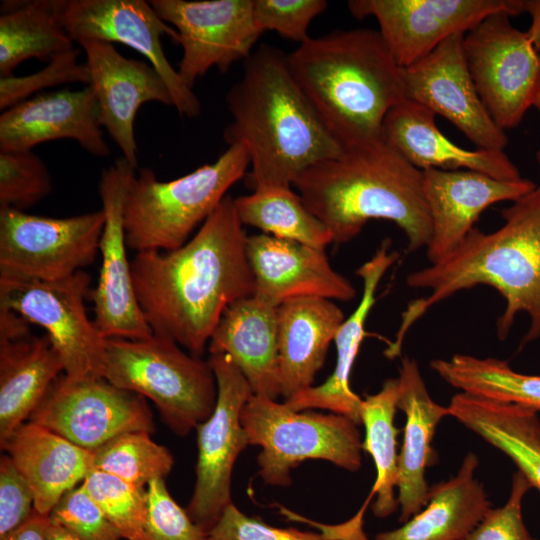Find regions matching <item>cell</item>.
I'll list each match as a JSON object with an SVG mask.
<instances>
[{
    "instance_id": "6da1fadb",
    "label": "cell",
    "mask_w": 540,
    "mask_h": 540,
    "mask_svg": "<svg viewBox=\"0 0 540 540\" xmlns=\"http://www.w3.org/2000/svg\"><path fill=\"white\" fill-rule=\"evenodd\" d=\"M243 226L227 195L180 248L137 252L133 286L154 334L201 357L225 309L255 294Z\"/></svg>"
},
{
    "instance_id": "7a4b0ae2",
    "label": "cell",
    "mask_w": 540,
    "mask_h": 540,
    "mask_svg": "<svg viewBox=\"0 0 540 540\" xmlns=\"http://www.w3.org/2000/svg\"><path fill=\"white\" fill-rule=\"evenodd\" d=\"M504 224L494 232L473 228L451 253L410 273L409 287L430 290L410 302L402 313L395 340L384 354L401 353L406 333L431 307L459 291L485 285L496 289L506 306L497 335L504 340L519 313L530 319L521 348L540 338V186L502 211Z\"/></svg>"
},
{
    "instance_id": "3957f363",
    "label": "cell",
    "mask_w": 540,
    "mask_h": 540,
    "mask_svg": "<svg viewBox=\"0 0 540 540\" xmlns=\"http://www.w3.org/2000/svg\"><path fill=\"white\" fill-rule=\"evenodd\" d=\"M243 66L226 94L232 121L223 137L247 149L253 191L292 187L309 167L343 151L293 78L287 54L263 43Z\"/></svg>"
},
{
    "instance_id": "277c9868",
    "label": "cell",
    "mask_w": 540,
    "mask_h": 540,
    "mask_svg": "<svg viewBox=\"0 0 540 540\" xmlns=\"http://www.w3.org/2000/svg\"><path fill=\"white\" fill-rule=\"evenodd\" d=\"M292 186L335 244L354 239L372 219L395 223L406 236L408 252L430 241L423 171L382 139L344 147L338 156L309 167Z\"/></svg>"
},
{
    "instance_id": "5b68a950",
    "label": "cell",
    "mask_w": 540,
    "mask_h": 540,
    "mask_svg": "<svg viewBox=\"0 0 540 540\" xmlns=\"http://www.w3.org/2000/svg\"><path fill=\"white\" fill-rule=\"evenodd\" d=\"M290 72L344 146L381 140L389 110L405 99L400 67L378 30H336L287 54Z\"/></svg>"
},
{
    "instance_id": "8992f818",
    "label": "cell",
    "mask_w": 540,
    "mask_h": 540,
    "mask_svg": "<svg viewBox=\"0 0 540 540\" xmlns=\"http://www.w3.org/2000/svg\"><path fill=\"white\" fill-rule=\"evenodd\" d=\"M249 165L247 149L232 144L213 163L170 181H160L149 168L140 169L129 183L124 203L128 248L172 251L183 246Z\"/></svg>"
},
{
    "instance_id": "52a82bcc",
    "label": "cell",
    "mask_w": 540,
    "mask_h": 540,
    "mask_svg": "<svg viewBox=\"0 0 540 540\" xmlns=\"http://www.w3.org/2000/svg\"><path fill=\"white\" fill-rule=\"evenodd\" d=\"M102 377L150 399L162 420L180 436L207 420L217 402V382L209 361L157 334L142 340L105 338Z\"/></svg>"
},
{
    "instance_id": "ba28073f",
    "label": "cell",
    "mask_w": 540,
    "mask_h": 540,
    "mask_svg": "<svg viewBox=\"0 0 540 540\" xmlns=\"http://www.w3.org/2000/svg\"><path fill=\"white\" fill-rule=\"evenodd\" d=\"M249 445L260 446L258 474L266 484L288 487L290 472L307 459H322L356 472L362 464V441L350 418L295 411L285 403L252 394L241 412Z\"/></svg>"
},
{
    "instance_id": "9c48e42d",
    "label": "cell",
    "mask_w": 540,
    "mask_h": 540,
    "mask_svg": "<svg viewBox=\"0 0 540 540\" xmlns=\"http://www.w3.org/2000/svg\"><path fill=\"white\" fill-rule=\"evenodd\" d=\"M102 209L65 218L0 208V277L55 281L94 262Z\"/></svg>"
},
{
    "instance_id": "30bf717a",
    "label": "cell",
    "mask_w": 540,
    "mask_h": 540,
    "mask_svg": "<svg viewBox=\"0 0 540 540\" xmlns=\"http://www.w3.org/2000/svg\"><path fill=\"white\" fill-rule=\"evenodd\" d=\"M90 291V276L83 270L55 281L0 277V307L45 329L66 376L103 378L105 338L87 314Z\"/></svg>"
},
{
    "instance_id": "8fae6325",
    "label": "cell",
    "mask_w": 540,
    "mask_h": 540,
    "mask_svg": "<svg viewBox=\"0 0 540 540\" xmlns=\"http://www.w3.org/2000/svg\"><path fill=\"white\" fill-rule=\"evenodd\" d=\"M506 13L483 19L464 34L463 52L476 90L504 131L518 126L540 88V61L527 32Z\"/></svg>"
},
{
    "instance_id": "7c38bea8",
    "label": "cell",
    "mask_w": 540,
    "mask_h": 540,
    "mask_svg": "<svg viewBox=\"0 0 540 540\" xmlns=\"http://www.w3.org/2000/svg\"><path fill=\"white\" fill-rule=\"evenodd\" d=\"M208 361L217 382V402L211 416L196 427V483L186 509L193 522L206 533L233 503V467L249 445L241 412L253 394L249 382L228 355L210 354Z\"/></svg>"
},
{
    "instance_id": "4fadbf2b",
    "label": "cell",
    "mask_w": 540,
    "mask_h": 540,
    "mask_svg": "<svg viewBox=\"0 0 540 540\" xmlns=\"http://www.w3.org/2000/svg\"><path fill=\"white\" fill-rule=\"evenodd\" d=\"M28 421L87 450L122 433L154 430L143 396L104 378L74 379L64 373L52 383Z\"/></svg>"
},
{
    "instance_id": "5bb4252c",
    "label": "cell",
    "mask_w": 540,
    "mask_h": 540,
    "mask_svg": "<svg viewBox=\"0 0 540 540\" xmlns=\"http://www.w3.org/2000/svg\"><path fill=\"white\" fill-rule=\"evenodd\" d=\"M347 6L358 19L377 20L379 33L402 68L490 15L524 12V0H351Z\"/></svg>"
},
{
    "instance_id": "9a60e30c",
    "label": "cell",
    "mask_w": 540,
    "mask_h": 540,
    "mask_svg": "<svg viewBox=\"0 0 540 540\" xmlns=\"http://www.w3.org/2000/svg\"><path fill=\"white\" fill-rule=\"evenodd\" d=\"M159 16L177 31L183 55L177 71L193 89L210 69L226 73L245 61L262 32L253 19L252 0H150Z\"/></svg>"
},
{
    "instance_id": "2e32d148",
    "label": "cell",
    "mask_w": 540,
    "mask_h": 540,
    "mask_svg": "<svg viewBox=\"0 0 540 540\" xmlns=\"http://www.w3.org/2000/svg\"><path fill=\"white\" fill-rule=\"evenodd\" d=\"M62 24L74 42L99 40L120 43L142 54L165 81L180 116L196 118L198 97L169 63L161 37L177 42V31L166 23L149 1L60 0Z\"/></svg>"
},
{
    "instance_id": "e0dca14e",
    "label": "cell",
    "mask_w": 540,
    "mask_h": 540,
    "mask_svg": "<svg viewBox=\"0 0 540 540\" xmlns=\"http://www.w3.org/2000/svg\"><path fill=\"white\" fill-rule=\"evenodd\" d=\"M135 170L121 157L99 179L105 223L99 244V279L89 296L94 304L93 321L104 338L142 340L154 334L138 304L126 252L124 203Z\"/></svg>"
},
{
    "instance_id": "ac0fdd59",
    "label": "cell",
    "mask_w": 540,
    "mask_h": 540,
    "mask_svg": "<svg viewBox=\"0 0 540 540\" xmlns=\"http://www.w3.org/2000/svg\"><path fill=\"white\" fill-rule=\"evenodd\" d=\"M463 33L402 68L405 97L457 127L478 148L504 150L508 137L491 118L469 73Z\"/></svg>"
},
{
    "instance_id": "d6986e66",
    "label": "cell",
    "mask_w": 540,
    "mask_h": 540,
    "mask_svg": "<svg viewBox=\"0 0 540 540\" xmlns=\"http://www.w3.org/2000/svg\"><path fill=\"white\" fill-rule=\"evenodd\" d=\"M78 44L86 55L88 86L96 98L100 125L122 157L138 169L136 114L148 102L173 106L170 91L149 62L123 56L112 43L85 39Z\"/></svg>"
},
{
    "instance_id": "ffe728a7",
    "label": "cell",
    "mask_w": 540,
    "mask_h": 540,
    "mask_svg": "<svg viewBox=\"0 0 540 540\" xmlns=\"http://www.w3.org/2000/svg\"><path fill=\"white\" fill-rule=\"evenodd\" d=\"M529 179L501 180L472 170H423V189L431 219L426 247L430 263L456 249L491 205L515 202L536 188Z\"/></svg>"
},
{
    "instance_id": "44dd1931",
    "label": "cell",
    "mask_w": 540,
    "mask_h": 540,
    "mask_svg": "<svg viewBox=\"0 0 540 540\" xmlns=\"http://www.w3.org/2000/svg\"><path fill=\"white\" fill-rule=\"evenodd\" d=\"M60 139L74 140L96 157L111 154L90 86L39 93L0 115V151L32 150Z\"/></svg>"
},
{
    "instance_id": "7402d4cb",
    "label": "cell",
    "mask_w": 540,
    "mask_h": 540,
    "mask_svg": "<svg viewBox=\"0 0 540 540\" xmlns=\"http://www.w3.org/2000/svg\"><path fill=\"white\" fill-rule=\"evenodd\" d=\"M247 255L255 277V295L279 306L299 297L350 301L356 290L336 272L325 249L268 234L247 237Z\"/></svg>"
},
{
    "instance_id": "603a6c76",
    "label": "cell",
    "mask_w": 540,
    "mask_h": 540,
    "mask_svg": "<svg viewBox=\"0 0 540 540\" xmlns=\"http://www.w3.org/2000/svg\"><path fill=\"white\" fill-rule=\"evenodd\" d=\"M435 114L407 98L386 114L381 139L420 170H472L501 180L521 179L504 150L462 148L438 129Z\"/></svg>"
},
{
    "instance_id": "cb8c5ba5",
    "label": "cell",
    "mask_w": 540,
    "mask_h": 540,
    "mask_svg": "<svg viewBox=\"0 0 540 540\" xmlns=\"http://www.w3.org/2000/svg\"><path fill=\"white\" fill-rule=\"evenodd\" d=\"M398 384V409L403 411L406 421L396 487L399 521L405 523L428 502L430 487L425 472L437 461L432 441L437 425L450 416V410L431 398L415 359L402 358Z\"/></svg>"
},
{
    "instance_id": "d4e9b609",
    "label": "cell",
    "mask_w": 540,
    "mask_h": 540,
    "mask_svg": "<svg viewBox=\"0 0 540 540\" xmlns=\"http://www.w3.org/2000/svg\"><path fill=\"white\" fill-rule=\"evenodd\" d=\"M278 306L253 295L229 305L208 343L210 354L230 357L255 395L281 396Z\"/></svg>"
},
{
    "instance_id": "484cf974",
    "label": "cell",
    "mask_w": 540,
    "mask_h": 540,
    "mask_svg": "<svg viewBox=\"0 0 540 540\" xmlns=\"http://www.w3.org/2000/svg\"><path fill=\"white\" fill-rule=\"evenodd\" d=\"M398 257L397 252L390 250V240L386 239L375 254L356 270V274L363 281L362 296L354 312L345 318L335 336L337 352L335 368L322 384L312 386L285 400L284 403L291 409L295 411L325 409L346 416L358 425L361 424L362 399L353 392L350 376L366 335L365 323L376 302L377 287Z\"/></svg>"
},
{
    "instance_id": "4316f807",
    "label": "cell",
    "mask_w": 540,
    "mask_h": 540,
    "mask_svg": "<svg viewBox=\"0 0 540 540\" xmlns=\"http://www.w3.org/2000/svg\"><path fill=\"white\" fill-rule=\"evenodd\" d=\"M344 320L340 307L326 298L299 297L278 306L280 384L285 400L313 386Z\"/></svg>"
},
{
    "instance_id": "83f0119b",
    "label": "cell",
    "mask_w": 540,
    "mask_h": 540,
    "mask_svg": "<svg viewBox=\"0 0 540 540\" xmlns=\"http://www.w3.org/2000/svg\"><path fill=\"white\" fill-rule=\"evenodd\" d=\"M0 444L29 483L34 509L44 515L92 469V450L30 421Z\"/></svg>"
},
{
    "instance_id": "f1b7e54d",
    "label": "cell",
    "mask_w": 540,
    "mask_h": 540,
    "mask_svg": "<svg viewBox=\"0 0 540 540\" xmlns=\"http://www.w3.org/2000/svg\"><path fill=\"white\" fill-rule=\"evenodd\" d=\"M477 456L468 453L455 476L430 487L424 509L403 526L378 533L375 540H464L491 509L475 478Z\"/></svg>"
},
{
    "instance_id": "f546056e",
    "label": "cell",
    "mask_w": 540,
    "mask_h": 540,
    "mask_svg": "<svg viewBox=\"0 0 540 540\" xmlns=\"http://www.w3.org/2000/svg\"><path fill=\"white\" fill-rule=\"evenodd\" d=\"M63 373L61 357L46 334L0 341V443L29 420Z\"/></svg>"
},
{
    "instance_id": "4dcf8cb0",
    "label": "cell",
    "mask_w": 540,
    "mask_h": 540,
    "mask_svg": "<svg viewBox=\"0 0 540 540\" xmlns=\"http://www.w3.org/2000/svg\"><path fill=\"white\" fill-rule=\"evenodd\" d=\"M450 416L508 456L540 492V419L538 412L465 392L448 405Z\"/></svg>"
},
{
    "instance_id": "1f68e13d",
    "label": "cell",
    "mask_w": 540,
    "mask_h": 540,
    "mask_svg": "<svg viewBox=\"0 0 540 540\" xmlns=\"http://www.w3.org/2000/svg\"><path fill=\"white\" fill-rule=\"evenodd\" d=\"M60 17V0L3 1L0 13V76L22 62H49L74 48Z\"/></svg>"
},
{
    "instance_id": "d6a6232c",
    "label": "cell",
    "mask_w": 540,
    "mask_h": 540,
    "mask_svg": "<svg viewBox=\"0 0 540 540\" xmlns=\"http://www.w3.org/2000/svg\"><path fill=\"white\" fill-rule=\"evenodd\" d=\"M398 378L383 382L381 389L362 399L360 417L365 427L362 450L369 453L374 461L377 476L367 501L376 496L372 505L375 516L384 518L398 507L394 489L397 482L398 429L394 418L398 409Z\"/></svg>"
},
{
    "instance_id": "836d02e7",
    "label": "cell",
    "mask_w": 540,
    "mask_h": 540,
    "mask_svg": "<svg viewBox=\"0 0 540 540\" xmlns=\"http://www.w3.org/2000/svg\"><path fill=\"white\" fill-rule=\"evenodd\" d=\"M430 367L460 392L540 411V375L517 372L504 360L455 354Z\"/></svg>"
},
{
    "instance_id": "e575fe53",
    "label": "cell",
    "mask_w": 540,
    "mask_h": 540,
    "mask_svg": "<svg viewBox=\"0 0 540 540\" xmlns=\"http://www.w3.org/2000/svg\"><path fill=\"white\" fill-rule=\"evenodd\" d=\"M234 203L242 224L259 228L265 234L320 249L333 243L327 227L291 187L254 190L250 195L234 198Z\"/></svg>"
},
{
    "instance_id": "d590c367",
    "label": "cell",
    "mask_w": 540,
    "mask_h": 540,
    "mask_svg": "<svg viewBox=\"0 0 540 540\" xmlns=\"http://www.w3.org/2000/svg\"><path fill=\"white\" fill-rule=\"evenodd\" d=\"M173 464L169 450L154 442L146 431L122 433L92 450V469L117 476L138 488L164 478Z\"/></svg>"
},
{
    "instance_id": "8d00e7d4",
    "label": "cell",
    "mask_w": 540,
    "mask_h": 540,
    "mask_svg": "<svg viewBox=\"0 0 540 540\" xmlns=\"http://www.w3.org/2000/svg\"><path fill=\"white\" fill-rule=\"evenodd\" d=\"M363 515L359 510L349 521L327 527L321 534L271 526L258 517L244 514L231 503L207 533V540H369L363 531Z\"/></svg>"
},
{
    "instance_id": "74e56055",
    "label": "cell",
    "mask_w": 540,
    "mask_h": 540,
    "mask_svg": "<svg viewBox=\"0 0 540 540\" xmlns=\"http://www.w3.org/2000/svg\"><path fill=\"white\" fill-rule=\"evenodd\" d=\"M109 521L126 540H145L147 498L135 487L112 474L91 469L81 483Z\"/></svg>"
},
{
    "instance_id": "f35d334b",
    "label": "cell",
    "mask_w": 540,
    "mask_h": 540,
    "mask_svg": "<svg viewBox=\"0 0 540 540\" xmlns=\"http://www.w3.org/2000/svg\"><path fill=\"white\" fill-rule=\"evenodd\" d=\"M52 190L51 175L32 150L0 151V208L24 211Z\"/></svg>"
},
{
    "instance_id": "ab89813d",
    "label": "cell",
    "mask_w": 540,
    "mask_h": 540,
    "mask_svg": "<svg viewBox=\"0 0 540 540\" xmlns=\"http://www.w3.org/2000/svg\"><path fill=\"white\" fill-rule=\"evenodd\" d=\"M79 54L73 48L55 56L35 73L0 76V109L4 111L47 88L74 82L89 85V71L86 63L78 61Z\"/></svg>"
},
{
    "instance_id": "60d3db41",
    "label": "cell",
    "mask_w": 540,
    "mask_h": 540,
    "mask_svg": "<svg viewBox=\"0 0 540 540\" xmlns=\"http://www.w3.org/2000/svg\"><path fill=\"white\" fill-rule=\"evenodd\" d=\"M146 498L145 540H207V533L171 497L164 478L148 483Z\"/></svg>"
},
{
    "instance_id": "b9f144b4",
    "label": "cell",
    "mask_w": 540,
    "mask_h": 540,
    "mask_svg": "<svg viewBox=\"0 0 540 540\" xmlns=\"http://www.w3.org/2000/svg\"><path fill=\"white\" fill-rule=\"evenodd\" d=\"M326 8L324 0H252L253 19L262 33L275 31L300 44L310 38L311 22Z\"/></svg>"
},
{
    "instance_id": "7bdbcfd3",
    "label": "cell",
    "mask_w": 540,
    "mask_h": 540,
    "mask_svg": "<svg viewBox=\"0 0 540 540\" xmlns=\"http://www.w3.org/2000/svg\"><path fill=\"white\" fill-rule=\"evenodd\" d=\"M82 540H120L121 535L84 486L65 493L49 514Z\"/></svg>"
},
{
    "instance_id": "ee69618b",
    "label": "cell",
    "mask_w": 540,
    "mask_h": 540,
    "mask_svg": "<svg viewBox=\"0 0 540 540\" xmlns=\"http://www.w3.org/2000/svg\"><path fill=\"white\" fill-rule=\"evenodd\" d=\"M531 487L525 475L517 470L506 503L491 508L464 540H537L527 530L522 516V501Z\"/></svg>"
},
{
    "instance_id": "f6af8a7d",
    "label": "cell",
    "mask_w": 540,
    "mask_h": 540,
    "mask_svg": "<svg viewBox=\"0 0 540 540\" xmlns=\"http://www.w3.org/2000/svg\"><path fill=\"white\" fill-rule=\"evenodd\" d=\"M34 510V494L9 455L0 459V539L20 526Z\"/></svg>"
},
{
    "instance_id": "bcb514c9",
    "label": "cell",
    "mask_w": 540,
    "mask_h": 540,
    "mask_svg": "<svg viewBox=\"0 0 540 540\" xmlns=\"http://www.w3.org/2000/svg\"><path fill=\"white\" fill-rule=\"evenodd\" d=\"M50 523L49 515L41 514L34 509L20 526L0 540H48Z\"/></svg>"
},
{
    "instance_id": "7dc6e473",
    "label": "cell",
    "mask_w": 540,
    "mask_h": 540,
    "mask_svg": "<svg viewBox=\"0 0 540 540\" xmlns=\"http://www.w3.org/2000/svg\"><path fill=\"white\" fill-rule=\"evenodd\" d=\"M30 324L27 319L17 312L0 307V341L30 335Z\"/></svg>"
},
{
    "instance_id": "c3c4849f",
    "label": "cell",
    "mask_w": 540,
    "mask_h": 540,
    "mask_svg": "<svg viewBox=\"0 0 540 540\" xmlns=\"http://www.w3.org/2000/svg\"><path fill=\"white\" fill-rule=\"evenodd\" d=\"M524 12L531 17V26L527 33L540 61V0H524Z\"/></svg>"
},
{
    "instance_id": "681fc988",
    "label": "cell",
    "mask_w": 540,
    "mask_h": 540,
    "mask_svg": "<svg viewBox=\"0 0 540 540\" xmlns=\"http://www.w3.org/2000/svg\"><path fill=\"white\" fill-rule=\"evenodd\" d=\"M51 519V518H50ZM48 540H82L64 526L51 520L48 530Z\"/></svg>"
},
{
    "instance_id": "f907efd6",
    "label": "cell",
    "mask_w": 540,
    "mask_h": 540,
    "mask_svg": "<svg viewBox=\"0 0 540 540\" xmlns=\"http://www.w3.org/2000/svg\"><path fill=\"white\" fill-rule=\"evenodd\" d=\"M534 106L540 111V88L535 98Z\"/></svg>"
},
{
    "instance_id": "816d5d0a",
    "label": "cell",
    "mask_w": 540,
    "mask_h": 540,
    "mask_svg": "<svg viewBox=\"0 0 540 540\" xmlns=\"http://www.w3.org/2000/svg\"><path fill=\"white\" fill-rule=\"evenodd\" d=\"M536 160H537V163H538V165L540 167V148L536 152ZM539 186H540V184H539Z\"/></svg>"
}]
</instances>
